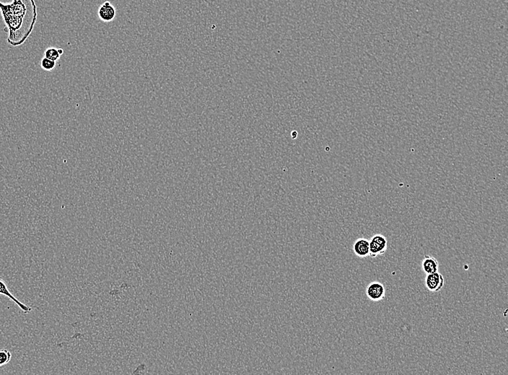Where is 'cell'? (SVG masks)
<instances>
[{"instance_id": "cell-2", "label": "cell", "mask_w": 508, "mask_h": 375, "mask_svg": "<svg viewBox=\"0 0 508 375\" xmlns=\"http://www.w3.org/2000/svg\"><path fill=\"white\" fill-rule=\"evenodd\" d=\"M388 247V241L386 237L382 235H376L370 240V256L376 258L378 255L386 253Z\"/></svg>"}, {"instance_id": "cell-11", "label": "cell", "mask_w": 508, "mask_h": 375, "mask_svg": "<svg viewBox=\"0 0 508 375\" xmlns=\"http://www.w3.org/2000/svg\"><path fill=\"white\" fill-rule=\"evenodd\" d=\"M57 62L52 61L46 57H43L41 62L42 69L45 71H52L56 67Z\"/></svg>"}, {"instance_id": "cell-1", "label": "cell", "mask_w": 508, "mask_h": 375, "mask_svg": "<svg viewBox=\"0 0 508 375\" xmlns=\"http://www.w3.org/2000/svg\"><path fill=\"white\" fill-rule=\"evenodd\" d=\"M0 10L8 32V43L13 46L23 44L36 23L38 14L34 0H13L7 4L0 2Z\"/></svg>"}, {"instance_id": "cell-7", "label": "cell", "mask_w": 508, "mask_h": 375, "mask_svg": "<svg viewBox=\"0 0 508 375\" xmlns=\"http://www.w3.org/2000/svg\"><path fill=\"white\" fill-rule=\"evenodd\" d=\"M353 250L357 256L366 258L370 255V240L366 238H359L353 245Z\"/></svg>"}, {"instance_id": "cell-10", "label": "cell", "mask_w": 508, "mask_h": 375, "mask_svg": "<svg viewBox=\"0 0 508 375\" xmlns=\"http://www.w3.org/2000/svg\"><path fill=\"white\" fill-rule=\"evenodd\" d=\"M12 354L8 349H0V367L8 364L11 361Z\"/></svg>"}, {"instance_id": "cell-4", "label": "cell", "mask_w": 508, "mask_h": 375, "mask_svg": "<svg viewBox=\"0 0 508 375\" xmlns=\"http://www.w3.org/2000/svg\"><path fill=\"white\" fill-rule=\"evenodd\" d=\"M444 285H445V279L438 272L427 274L425 277V287L430 292H439L441 290Z\"/></svg>"}, {"instance_id": "cell-3", "label": "cell", "mask_w": 508, "mask_h": 375, "mask_svg": "<svg viewBox=\"0 0 508 375\" xmlns=\"http://www.w3.org/2000/svg\"><path fill=\"white\" fill-rule=\"evenodd\" d=\"M366 295L370 300L379 302L386 297V289L381 282H373L368 284L366 288Z\"/></svg>"}, {"instance_id": "cell-5", "label": "cell", "mask_w": 508, "mask_h": 375, "mask_svg": "<svg viewBox=\"0 0 508 375\" xmlns=\"http://www.w3.org/2000/svg\"><path fill=\"white\" fill-rule=\"evenodd\" d=\"M97 14L101 21L109 23V22L114 21L116 15H117V11L112 3L109 1H107L99 8Z\"/></svg>"}, {"instance_id": "cell-6", "label": "cell", "mask_w": 508, "mask_h": 375, "mask_svg": "<svg viewBox=\"0 0 508 375\" xmlns=\"http://www.w3.org/2000/svg\"><path fill=\"white\" fill-rule=\"evenodd\" d=\"M0 294H3V295L6 296V297H8L11 300L13 301L16 304H18V307L21 308V310L23 311L24 313H29L32 310L31 307H28L26 304H23V302H20L18 299L16 298L15 296L13 295V294L10 292L9 289H8V286H7L6 282L3 281V279H0Z\"/></svg>"}, {"instance_id": "cell-8", "label": "cell", "mask_w": 508, "mask_h": 375, "mask_svg": "<svg viewBox=\"0 0 508 375\" xmlns=\"http://www.w3.org/2000/svg\"><path fill=\"white\" fill-rule=\"evenodd\" d=\"M422 269L425 274L435 273L438 272L439 263L436 258L430 255H425L422 260Z\"/></svg>"}, {"instance_id": "cell-9", "label": "cell", "mask_w": 508, "mask_h": 375, "mask_svg": "<svg viewBox=\"0 0 508 375\" xmlns=\"http://www.w3.org/2000/svg\"><path fill=\"white\" fill-rule=\"evenodd\" d=\"M60 52H59V49L56 48H47L44 53V57L49 59V60H52V61L57 62L60 59Z\"/></svg>"}, {"instance_id": "cell-12", "label": "cell", "mask_w": 508, "mask_h": 375, "mask_svg": "<svg viewBox=\"0 0 508 375\" xmlns=\"http://www.w3.org/2000/svg\"><path fill=\"white\" fill-rule=\"evenodd\" d=\"M146 369V365L144 364H142L139 365V366L136 369L135 371H134L133 374H142L143 371Z\"/></svg>"}, {"instance_id": "cell-13", "label": "cell", "mask_w": 508, "mask_h": 375, "mask_svg": "<svg viewBox=\"0 0 508 375\" xmlns=\"http://www.w3.org/2000/svg\"><path fill=\"white\" fill-rule=\"evenodd\" d=\"M59 52H60V55L62 56L64 53V50L62 49V48H59Z\"/></svg>"}]
</instances>
